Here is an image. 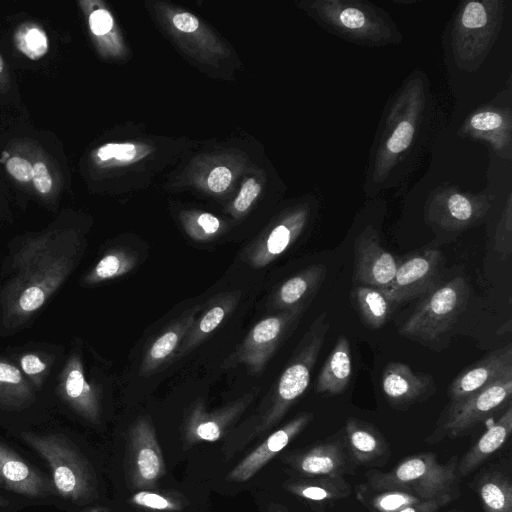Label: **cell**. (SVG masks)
Listing matches in <instances>:
<instances>
[{
	"label": "cell",
	"mask_w": 512,
	"mask_h": 512,
	"mask_svg": "<svg viewBox=\"0 0 512 512\" xmlns=\"http://www.w3.org/2000/svg\"><path fill=\"white\" fill-rule=\"evenodd\" d=\"M79 253L80 242L68 231L32 238L17 250L0 296L2 332L16 331L43 308L73 271Z\"/></svg>",
	"instance_id": "obj_1"
},
{
	"label": "cell",
	"mask_w": 512,
	"mask_h": 512,
	"mask_svg": "<svg viewBox=\"0 0 512 512\" xmlns=\"http://www.w3.org/2000/svg\"><path fill=\"white\" fill-rule=\"evenodd\" d=\"M20 437L50 467L57 495L77 506L97 498L95 471L68 436L63 433L21 432Z\"/></svg>",
	"instance_id": "obj_2"
},
{
	"label": "cell",
	"mask_w": 512,
	"mask_h": 512,
	"mask_svg": "<svg viewBox=\"0 0 512 512\" xmlns=\"http://www.w3.org/2000/svg\"><path fill=\"white\" fill-rule=\"evenodd\" d=\"M457 464L456 457L442 464L434 453H421L405 458L388 472L369 473L367 485L378 491L408 492L422 500L452 501L459 496Z\"/></svg>",
	"instance_id": "obj_3"
},
{
	"label": "cell",
	"mask_w": 512,
	"mask_h": 512,
	"mask_svg": "<svg viewBox=\"0 0 512 512\" xmlns=\"http://www.w3.org/2000/svg\"><path fill=\"white\" fill-rule=\"evenodd\" d=\"M313 9L327 31L345 40L368 46L401 41L389 15L369 2L323 0L315 2Z\"/></svg>",
	"instance_id": "obj_4"
},
{
	"label": "cell",
	"mask_w": 512,
	"mask_h": 512,
	"mask_svg": "<svg viewBox=\"0 0 512 512\" xmlns=\"http://www.w3.org/2000/svg\"><path fill=\"white\" fill-rule=\"evenodd\" d=\"M501 0L468 1L462 4L452 28V50L457 66L477 70L496 41L504 18Z\"/></svg>",
	"instance_id": "obj_5"
},
{
	"label": "cell",
	"mask_w": 512,
	"mask_h": 512,
	"mask_svg": "<svg viewBox=\"0 0 512 512\" xmlns=\"http://www.w3.org/2000/svg\"><path fill=\"white\" fill-rule=\"evenodd\" d=\"M425 98L422 81L417 79L407 84L395 100L374 160L372 178L377 184L387 178L412 146L419 129Z\"/></svg>",
	"instance_id": "obj_6"
},
{
	"label": "cell",
	"mask_w": 512,
	"mask_h": 512,
	"mask_svg": "<svg viewBox=\"0 0 512 512\" xmlns=\"http://www.w3.org/2000/svg\"><path fill=\"white\" fill-rule=\"evenodd\" d=\"M469 295V286L461 276L437 286L416 306L399 334L422 343L438 341L466 309Z\"/></svg>",
	"instance_id": "obj_7"
},
{
	"label": "cell",
	"mask_w": 512,
	"mask_h": 512,
	"mask_svg": "<svg viewBox=\"0 0 512 512\" xmlns=\"http://www.w3.org/2000/svg\"><path fill=\"white\" fill-rule=\"evenodd\" d=\"M511 395L512 377H507L461 400L449 402L426 441L435 443L445 437L464 435L488 416L509 405Z\"/></svg>",
	"instance_id": "obj_8"
},
{
	"label": "cell",
	"mask_w": 512,
	"mask_h": 512,
	"mask_svg": "<svg viewBox=\"0 0 512 512\" xmlns=\"http://www.w3.org/2000/svg\"><path fill=\"white\" fill-rule=\"evenodd\" d=\"M442 260L441 252L436 249L408 256L399 262L390 287L383 293L393 304L429 293L437 287Z\"/></svg>",
	"instance_id": "obj_9"
},
{
	"label": "cell",
	"mask_w": 512,
	"mask_h": 512,
	"mask_svg": "<svg viewBox=\"0 0 512 512\" xmlns=\"http://www.w3.org/2000/svg\"><path fill=\"white\" fill-rule=\"evenodd\" d=\"M399 262L381 246L372 227H367L354 242V279L358 285L385 292L391 285Z\"/></svg>",
	"instance_id": "obj_10"
},
{
	"label": "cell",
	"mask_w": 512,
	"mask_h": 512,
	"mask_svg": "<svg viewBox=\"0 0 512 512\" xmlns=\"http://www.w3.org/2000/svg\"><path fill=\"white\" fill-rule=\"evenodd\" d=\"M512 377V345L497 348L462 370L450 383V402L461 400L490 384Z\"/></svg>",
	"instance_id": "obj_11"
},
{
	"label": "cell",
	"mask_w": 512,
	"mask_h": 512,
	"mask_svg": "<svg viewBox=\"0 0 512 512\" xmlns=\"http://www.w3.org/2000/svg\"><path fill=\"white\" fill-rule=\"evenodd\" d=\"M490 207L488 197L444 191L428 209L429 220L446 231H459L477 224Z\"/></svg>",
	"instance_id": "obj_12"
},
{
	"label": "cell",
	"mask_w": 512,
	"mask_h": 512,
	"mask_svg": "<svg viewBox=\"0 0 512 512\" xmlns=\"http://www.w3.org/2000/svg\"><path fill=\"white\" fill-rule=\"evenodd\" d=\"M383 393L392 407L403 409L435 393L432 375L414 372L402 362H389L381 377Z\"/></svg>",
	"instance_id": "obj_13"
},
{
	"label": "cell",
	"mask_w": 512,
	"mask_h": 512,
	"mask_svg": "<svg viewBox=\"0 0 512 512\" xmlns=\"http://www.w3.org/2000/svg\"><path fill=\"white\" fill-rule=\"evenodd\" d=\"M130 479L136 488H150L165 473V463L153 429L137 424L129 442Z\"/></svg>",
	"instance_id": "obj_14"
},
{
	"label": "cell",
	"mask_w": 512,
	"mask_h": 512,
	"mask_svg": "<svg viewBox=\"0 0 512 512\" xmlns=\"http://www.w3.org/2000/svg\"><path fill=\"white\" fill-rule=\"evenodd\" d=\"M56 393L62 402L85 420L96 423L99 404L95 388L87 381L80 355L73 351L62 367Z\"/></svg>",
	"instance_id": "obj_15"
},
{
	"label": "cell",
	"mask_w": 512,
	"mask_h": 512,
	"mask_svg": "<svg viewBox=\"0 0 512 512\" xmlns=\"http://www.w3.org/2000/svg\"><path fill=\"white\" fill-rule=\"evenodd\" d=\"M0 482L2 488L28 498L43 499L57 495L52 479L3 444H0Z\"/></svg>",
	"instance_id": "obj_16"
},
{
	"label": "cell",
	"mask_w": 512,
	"mask_h": 512,
	"mask_svg": "<svg viewBox=\"0 0 512 512\" xmlns=\"http://www.w3.org/2000/svg\"><path fill=\"white\" fill-rule=\"evenodd\" d=\"M312 418L311 413L302 414L275 431L230 472L228 480L243 482L250 479L270 459L283 450L308 425Z\"/></svg>",
	"instance_id": "obj_17"
},
{
	"label": "cell",
	"mask_w": 512,
	"mask_h": 512,
	"mask_svg": "<svg viewBox=\"0 0 512 512\" xmlns=\"http://www.w3.org/2000/svg\"><path fill=\"white\" fill-rule=\"evenodd\" d=\"M462 130L465 136L481 139L502 158L511 159V113L499 108H485L473 113Z\"/></svg>",
	"instance_id": "obj_18"
},
{
	"label": "cell",
	"mask_w": 512,
	"mask_h": 512,
	"mask_svg": "<svg viewBox=\"0 0 512 512\" xmlns=\"http://www.w3.org/2000/svg\"><path fill=\"white\" fill-rule=\"evenodd\" d=\"M289 464L299 473L310 476H343L350 463L343 442L333 439L321 443L301 454L288 458Z\"/></svg>",
	"instance_id": "obj_19"
},
{
	"label": "cell",
	"mask_w": 512,
	"mask_h": 512,
	"mask_svg": "<svg viewBox=\"0 0 512 512\" xmlns=\"http://www.w3.org/2000/svg\"><path fill=\"white\" fill-rule=\"evenodd\" d=\"M512 431V407L509 404L504 413L492 423L476 443L464 454L457 464L458 476H467L485 460L498 451Z\"/></svg>",
	"instance_id": "obj_20"
},
{
	"label": "cell",
	"mask_w": 512,
	"mask_h": 512,
	"mask_svg": "<svg viewBox=\"0 0 512 512\" xmlns=\"http://www.w3.org/2000/svg\"><path fill=\"white\" fill-rule=\"evenodd\" d=\"M351 376L350 343L346 336L340 335L317 377L316 392L327 395L341 394L347 389Z\"/></svg>",
	"instance_id": "obj_21"
},
{
	"label": "cell",
	"mask_w": 512,
	"mask_h": 512,
	"mask_svg": "<svg viewBox=\"0 0 512 512\" xmlns=\"http://www.w3.org/2000/svg\"><path fill=\"white\" fill-rule=\"evenodd\" d=\"M345 434L353 458L360 464L372 463L387 453L385 438L370 423L350 417L345 424Z\"/></svg>",
	"instance_id": "obj_22"
},
{
	"label": "cell",
	"mask_w": 512,
	"mask_h": 512,
	"mask_svg": "<svg viewBox=\"0 0 512 512\" xmlns=\"http://www.w3.org/2000/svg\"><path fill=\"white\" fill-rule=\"evenodd\" d=\"M36 401V389L18 365L0 358V408L21 411Z\"/></svg>",
	"instance_id": "obj_23"
},
{
	"label": "cell",
	"mask_w": 512,
	"mask_h": 512,
	"mask_svg": "<svg viewBox=\"0 0 512 512\" xmlns=\"http://www.w3.org/2000/svg\"><path fill=\"white\" fill-rule=\"evenodd\" d=\"M475 489L484 512H512L510 474L500 468L484 471L476 478Z\"/></svg>",
	"instance_id": "obj_24"
},
{
	"label": "cell",
	"mask_w": 512,
	"mask_h": 512,
	"mask_svg": "<svg viewBox=\"0 0 512 512\" xmlns=\"http://www.w3.org/2000/svg\"><path fill=\"white\" fill-rule=\"evenodd\" d=\"M287 489L313 502L336 501L348 497L350 486L343 476H318L296 480Z\"/></svg>",
	"instance_id": "obj_25"
},
{
	"label": "cell",
	"mask_w": 512,
	"mask_h": 512,
	"mask_svg": "<svg viewBox=\"0 0 512 512\" xmlns=\"http://www.w3.org/2000/svg\"><path fill=\"white\" fill-rule=\"evenodd\" d=\"M353 300L364 324L372 329L385 325L391 311V303L385 294L373 287L356 285Z\"/></svg>",
	"instance_id": "obj_26"
},
{
	"label": "cell",
	"mask_w": 512,
	"mask_h": 512,
	"mask_svg": "<svg viewBox=\"0 0 512 512\" xmlns=\"http://www.w3.org/2000/svg\"><path fill=\"white\" fill-rule=\"evenodd\" d=\"M327 273L325 264H317L303 273L287 280L280 289V300L284 305L292 306L306 296L316 293Z\"/></svg>",
	"instance_id": "obj_27"
},
{
	"label": "cell",
	"mask_w": 512,
	"mask_h": 512,
	"mask_svg": "<svg viewBox=\"0 0 512 512\" xmlns=\"http://www.w3.org/2000/svg\"><path fill=\"white\" fill-rule=\"evenodd\" d=\"M54 362V355L30 351L19 357L18 367L36 390L43 386Z\"/></svg>",
	"instance_id": "obj_28"
},
{
	"label": "cell",
	"mask_w": 512,
	"mask_h": 512,
	"mask_svg": "<svg viewBox=\"0 0 512 512\" xmlns=\"http://www.w3.org/2000/svg\"><path fill=\"white\" fill-rule=\"evenodd\" d=\"M420 501H422V499L408 492L384 490L373 495L369 501V505L377 512H397Z\"/></svg>",
	"instance_id": "obj_29"
},
{
	"label": "cell",
	"mask_w": 512,
	"mask_h": 512,
	"mask_svg": "<svg viewBox=\"0 0 512 512\" xmlns=\"http://www.w3.org/2000/svg\"><path fill=\"white\" fill-rule=\"evenodd\" d=\"M493 249L503 260L510 258L512 253V216L511 200L508 198L506 207L496 226Z\"/></svg>",
	"instance_id": "obj_30"
},
{
	"label": "cell",
	"mask_w": 512,
	"mask_h": 512,
	"mask_svg": "<svg viewBox=\"0 0 512 512\" xmlns=\"http://www.w3.org/2000/svg\"><path fill=\"white\" fill-rule=\"evenodd\" d=\"M18 47L27 57L38 59L48 50V42L45 33L33 27L18 36Z\"/></svg>",
	"instance_id": "obj_31"
},
{
	"label": "cell",
	"mask_w": 512,
	"mask_h": 512,
	"mask_svg": "<svg viewBox=\"0 0 512 512\" xmlns=\"http://www.w3.org/2000/svg\"><path fill=\"white\" fill-rule=\"evenodd\" d=\"M132 502L140 507L157 511H172L180 508L179 503L172 498L150 491L137 492L132 496Z\"/></svg>",
	"instance_id": "obj_32"
},
{
	"label": "cell",
	"mask_w": 512,
	"mask_h": 512,
	"mask_svg": "<svg viewBox=\"0 0 512 512\" xmlns=\"http://www.w3.org/2000/svg\"><path fill=\"white\" fill-rule=\"evenodd\" d=\"M305 217L297 221L294 225L288 226L280 224L276 226L270 233L267 240V250L271 255H279L290 244L294 237L295 226L304 223Z\"/></svg>",
	"instance_id": "obj_33"
},
{
	"label": "cell",
	"mask_w": 512,
	"mask_h": 512,
	"mask_svg": "<svg viewBox=\"0 0 512 512\" xmlns=\"http://www.w3.org/2000/svg\"><path fill=\"white\" fill-rule=\"evenodd\" d=\"M120 260L114 254H107L94 267L86 277L88 283L105 280L115 276L120 270Z\"/></svg>",
	"instance_id": "obj_34"
},
{
	"label": "cell",
	"mask_w": 512,
	"mask_h": 512,
	"mask_svg": "<svg viewBox=\"0 0 512 512\" xmlns=\"http://www.w3.org/2000/svg\"><path fill=\"white\" fill-rule=\"evenodd\" d=\"M283 327V321L277 317H271L259 322L253 329L252 337L256 343H268L276 339Z\"/></svg>",
	"instance_id": "obj_35"
},
{
	"label": "cell",
	"mask_w": 512,
	"mask_h": 512,
	"mask_svg": "<svg viewBox=\"0 0 512 512\" xmlns=\"http://www.w3.org/2000/svg\"><path fill=\"white\" fill-rule=\"evenodd\" d=\"M136 149L133 144H108L100 148L98 156L102 160L116 158L123 161L132 160L135 157Z\"/></svg>",
	"instance_id": "obj_36"
},
{
	"label": "cell",
	"mask_w": 512,
	"mask_h": 512,
	"mask_svg": "<svg viewBox=\"0 0 512 512\" xmlns=\"http://www.w3.org/2000/svg\"><path fill=\"white\" fill-rule=\"evenodd\" d=\"M260 189V185L255 179H248L242 185L239 195L234 201V207L236 210L240 212L247 210L259 194Z\"/></svg>",
	"instance_id": "obj_37"
},
{
	"label": "cell",
	"mask_w": 512,
	"mask_h": 512,
	"mask_svg": "<svg viewBox=\"0 0 512 512\" xmlns=\"http://www.w3.org/2000/svg\"><path fill=\"white\" fill-rule=\"evenodd\" d=\"M178 335L169 331L159 337L151 347L150 355L155 360L165 358L176 346Z\"/></svg>",
	"instance_id": "obj_38"
},
{
	"label": "cell",
	"mask_w": 512,
	"mask_h": 512,
	"mask_svg": "<svg viewBox=\"0 0 512 512\" xmlns=\"http://www.w3.org/2000/svg\"><path fill=\"white\" fill-rule=\"evenodd\" d=\"M7 171L18 181L32 180L33 165L22 157H11L6 163Z\"/></svg>",
	"instance_id": "obj_39"
},
{
	"label": "cell",
	"mask_w": 512,
	"mask_h": 512,
	"mask_svg": "<svg viewBox=\"0 0 512 512\" xmlns=\"http://www.w3.org/2000/svg\"><path fill=\"white\" fill-rule=\"evenodd\" d=\"M89 24L95 35H104L108 33L112 26L113 20L110 13L104 9H98L91 13Z\"/></svg>",
	"instance_id": "obj_40"
},
{
	"label": "cell",
	"mask_w": 512,
	"mask_h": 512,
	"mask_svg": "<svg viewBox=\"0 0 512 512\" xmlns=\"http://www.w3.org/2000/svg\"><path fill=\"white\" fill-rule=\"evenodd\" d=\"M231 172L228 168L220 166L214 168L208 176V186L216 193L223 192L231 182Z\"/></svg>",
	"instance_id": "obj_41"
},
{
	"label": "cell",
	"mask_w": 512,
	"mask_h": 512,
	"mask_svg": "<svg viewBox=\"0 0 512 512\" xmlns=\"http://www.w3.org/2000/svg\"><path fill=\"white\" fill-rule=\"evenodd\" d=\"M33 184L38 192L47 194L52 189V178L43 162H36L33 165Z\"/></svg>",
	"instance_id": "obj_42"
},
{
	"label": "cell",
	"mask_w": 512,
	"mask_h": 512,
	"mask_svg": "<svg viewBox=\"0 0 512 512\" xmlns=\"http://www.w3.org/2000/svg\"><path fill=\"white\" fill-rule=\"evenodd\" d=\"M194 434L199 440L214 442L221 437V427L214 421H205L197 425Z\"/></svg>",
	"instance_id": "obj_43"
},
{
	"label": "cell",
	"mask_w": 512,
	"mask_h": 512,
	"mask_svg": "<svg viewBox=\"0 0 512 512\" xmlns=\"http://www.w3.org/2000/svg\"><path fill=\"white\" fill-rule=\"evenodd\" d=\"M451 501L446 499L422 500L411 504L397 512H437Z\"/></svg>",
	"instance_id": "obj_44"
},
{
	"label": "cell",
	"mask_w": 512,
	"mask_h": 512,
	"mask_svg": "<svg viewBox=\"0 0 512 512\" xmlns=\"http://www.w3.org/2000/svg\"><path fill=\"white\" fill-rule=\"evenodd\" d=\"M224 317V310L221 307H214L209 310L202 318L199 327L204 333L214 330L222 321Z\"/></svg>",
	"instance_id": "obj_45"
},
{
	"label": "cell",
	"mask_w": 512,
	"mask_h": 512,
	"mask_svg": "<svg viewBox=\"0 0 512 512\" xmlns=\"http://www.w3.org/2000/svg\"><path fill=\"white\" fill-rule=\"evenodd\" d=\"M174 25L181 31L193 32L198 28V20L190 13H179L173 17Z\"/></svg>",
	"instance_id": "obj_46"
},
{
	"label": "cell",
	"mask_w": 512,
	"mask_h": 512,
	"mask_svg": "<svg viewBox=\"0 0 512 512\" xmlns=\"http://www.w3.org/2000/svg\"><path fill=\"white\" fill-rule=\"evenodd\" d=\"M198 224L202 227V229L208 233L213 234L215 233L220 226L219 220L209 213L201 214L198 217Z\"/></svg>",
	"instance_id": "obj_47"
},
{
	"label": "cell",
	"mask_w": 512,
	"mask_h": 512,
	"mask_svg": "<svg viewBox=\"0 0 512 512\" xmlns=\"http://www.w3.org/2000/svg\"><path fill=\"white\" fill-rule=\"evenodd\" d=\"M268 512H290L286 507L278 504L271 503L268 508Z\"/></svg>",
	"instance_id": "obj_48"
},
{
	"label": "cell",
	"mask_w": 512,
	"mask_h": 512,
	"mask_svg": "<svg viewBox=\"0 0 512 512\" xmlns=\"http://www.w3.org/2000/svg\"><path fill=\"white\" fill-rule=\"evenodd\" d=\"M7 505H9V501H8V500H6V499H5V498H3V497H0V509H1L2 507L7 506Z\"/></svg>",
	"instance_id": "obj_49"
},
{
	"label": "cell",
	"mask_w": 512,
	"mask_h": 512,
	"mask_svg": "<svg viewBox=\"0 0 512 512\" xmlns=\"http://www.w3.org/2000/svg\"><path fill=\"white\" fill-rule=\"evenodd\" d=\"M3 67H4V64H3V60H2V57L0 55V73L2 72L3 70Z\"/></svg>",
	"instance_id": "obj_50"
},
{
	"label": "cell",
	"mask_w": 512,
	"mask_h": 512,
	"mask_svg": "<svg viewBox=\"0 0 512 512\" xmlns=\"http://www.w3.org/2000/svg\"><path fill=\"white\" fill-rule=\"evenodd\" d=\"M0 488H2L1 482H0Z\"/></svg>",
	"instance_id": "obj_51"
},
{
	"label": "cell",
	"mask_w": 512,
	"mask_h": 512,
	"mask_svg": "<svg viewBox=\"0 0 512 512\" xmlns=\"http://www.w3.org/2000/svg\"><path fill=\"white\" fill-rule=\"evenodd\" d=\"M452 512H454V511H452Z\"/></svg>",
	"instance_id": "obj_52"
},
{
	"label": "cell",
	"mask_w": 512,
	"mask_h": 512,
	"mask_svg": "<svg viewBox=\"0 0 512 512\" xmlns=\"http://www.w3.org/2000/svg\"><path fill=\"white\" fill-rule=\"evenodd\" d=\"M1 497V496H0Z\"/></svg>",
	"instance_id": "obj_53"
}]
</instances>
